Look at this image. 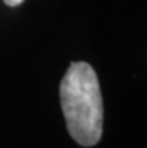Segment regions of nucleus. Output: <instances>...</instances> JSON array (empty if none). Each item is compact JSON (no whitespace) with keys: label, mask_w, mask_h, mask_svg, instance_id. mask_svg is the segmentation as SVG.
I'll use <instances>...</instances> for the list:
<instances>
[{"label":"nucleus","mask_w":147,"mask_h":148,"mask_svg":"<svg viewBox=\"0 0 147 148\" xmlns=\"http://www.w3.org/2000/svg\"><path fill=\"white\" fill-rule=\"evenodd\" d=\"M60 103L75 142L93 147L102 136L104 105L96 72L84 62L69 66L60 84Z\"/></svg>","instance_id":"f257e3e1"},{"label":"nucleus","mask_w":147,"mask_h":148,"mask_svg":"<svg viewBox=\"0 0 147 148\" xmlns=\"http://www.w3.org/2000/svg\"><path fill=\"white\" fill-rule=\"evenodd\" d=\"M3 2L8 5V6H18V5H21L24 0H3Z\"/></svg>","instance_id":"f03ea898"}]
</instances>
